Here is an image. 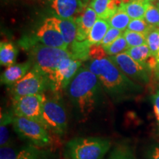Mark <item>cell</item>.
Listing matches in <instances>:
<instances>
[{"instance_id":"cell-33","label":"cell","mask_w":159,"mask_h":159,"mask_svg":"<svg viewBox=\"0 0 159 159\" xmlns=\"http://www.w3.org/2000/svg\"><path fill=\"white\" fill-rule=\"evenodd\" d=\"M152 102H153L155 114L159 123V88L157 89L156 92L152 96Z\"/></svg>"},{"instance_id":"cell-18","label":"cell","mask_w":159,"mask_h":159,"mask_svg":"<svg viewBox=\"0 0 159 159\" xmlns=\"http://www.w3.org/2000/svg\"><path fill=\"white\" fill-rule=\"evenodd\" d=\"M150 3L146 0H134L126 4L122 3L119 8L124 11L131 19H144V14Z\"/></svg>"},{"instance_id":"cell-26","label":"cell","mask_w":159,"mask_h":159,"mask_svg":"<svg viewBox=\"0 0 159 159\" xmlns=\"http://www.w3.org/2000/svg\"><path fill=\"white\" fill-rule=\"evenodd\" d=\"M108 159H136L133 149L126 144L116 145Z\"/></svg>"},{"instance_id":"cell-30","label":"cell","mask_w":159,"mask_h":159,"mask_svg":"<svg viewBox=\"0 0 159 159\" xmlns=\"http://www.w3.org/2000/svg\"><path fill=\"white\" fill-rule=\"evenodd\" d=\"M144 19L149 25L155 27H159V8L150 3L144 14Z\"/></svg>"},{"instance_id":"cell-2","label":"cell","mask_w":159,"mask_h":159,"mask_svg":"<svg viewBox=\"0 0 159 159\" xmlns=\"http://www.w3.org/2000/svg\"><path fill=\"white\" fill-rule=\"evenodd\" d=\"M100 82L86 66H82L67 86L71 103L81 116L87 117L96 108Z\"/></svg>"},{"instance_id":"cell-32","label":"cell","mask_w":159,"mask_h":159,"mask_svg":"<svg viewBox=\"0 0 159 159\" xmlns=\"http://www.w3.org/2000/svg\"><path fill=\"white\" fill-rule=\"evenodd\" d=\"M148 159H159V144L152 145L148 152Z\"/></svg>"},{"instance_id":"cell-1","label":"cell","mask_w":159,"mask_h":159,"mask_svg":"<svg viewBox=\"0 0 159 159\" xmlns=\"http://www.w3.org/2000/svg\"><path fill=\"white\" fill-rule=\"evenodd\" d=\"M85 66L97 77L103 89L114 102L134 98L143 91L142 85L125 75L109 57L91 59Z\"/></svg>"},{"instance_id":"cell-21","label":"cell","mask_w":159,"mask_h":159,"mask_svg":"<svg viewBox=\"0 0 159 159\" xmlns=\"http://www.w3.org/2000/svg\"><path fill=\"white\" fill-rule=\"evenodd\" d=\"M91 46L92 45H91L87 40L83 41H75L68 47V51L71 54V58L81 61H88Z\"/></svg>"},{"instance_id":"cell-34","label":"cell","mask_w":159,"mask_h":159,"mask_svg":"<svg viewBox=\"0 0 159 159\" xmlns=\"http://www.w3.org/2000/svg\"><path fill=\"white\" fill-rule=\"evenodd\" d=\"M156 57V61H157V69H156V70L158 71H158H159V49H158V53H157Z\"/></svg>"},{"instance_id":"cell-24","label":"cell","mask_w":159,"mask_h":159,"mask_svg":"<svg viewBox=\"0 0 159 159\" xmlns=\"http://www.w3.org/2000/svg\"><path fill=\"white\" fill-rule=\"evenodd\" d=\"M107 21L111 27L125 31V30L128 28L131 19L124 11L119 8L118 11Z\"/></svg>"},{"instance_id":"cell-8","label":"cell","mask_w":159,"mask_h":159,"mask_svg":"<svg viewBox=\"0 0 159 159\" xmlns=\"http://www.w3.org/2000/svg\"><path fill=\"white\" fill-rule=\"evenodd\" d=\"M43 97L44 94L13 97L12 112L14 116L33 119L45 127L42 117Z\"/></svg>"},{"instance_id":"cell-11","label":"cell","mask_w":159,"mask_h":159,"mask_svg":"<svg viewBox=\"0 0 159 159\" xmlns=\"http://www.w3.org/2000/svg\"><path fill=\"white\" fill-rule=\"evenodd\" d=\"M37 41L47 47L68 50L59 27V19L56 16L47 18L35 33Z\"/></svg>"},{"instance_id":"cell-31","label":"cell","mask_w":159,"mask_h":159,"mask_svg":"<svg viewBox=\"0 0 159 159\" xmlns=\"http://www.w3.org/2000/svg\"><path fill=\"white\" fill-rule=\"evenodd\" d=\"M123 35V32L120 30L114 28V27H111L108 29V32H107L106 35H105L104 39L100 43V46H102L103 48L108 47L110 44H111L114 41L118 39L119 36Z\"/></svg>"},{"instance_id":"cell-20","label":"cell","mask_w":159,"mask_h":159,"mask_svg":"<svg viewBox=\"0 0 159 159\" xmlns=\"http://www.w3.org/2000/svg\"><path fill=\"white\" fill-rule=\"evenodd\" d=\"M19 53L18 49L11 42L1 41L0 43V64L8 67L13 65L16 61Z\"/></svg>"},{"instance_id":"cell-16","label":"cell","mask_w":159,"mask_h":159,"mask_svg":"<svg viewBox=\"0 0 159 159\" xmlns=\"http://www.w3.org/2000/svg\"><path fill=\"white\" fill-rule=\"evenodd\" d=\"M120 0H92L90 7L96 12L98 19L108 20L120 7Z\"/></svg>"},{"instance_id":"cell-14","label":"cell","mask_w":159,"mask_h":159,"mask_svg":"<svg viewBox=\"0 0 159 159\" xmlns=\"http://www.w3.org/2000/svg\"><path fill=\"white\" fill-rule=\"evenodd\" d=\"M32 67L30 61L10 66L1 74V83L8 87L11 86L23 78Z\"/></svg>"},{"instance_id":"cell-9","label":"cell","mask_w":159,"mask_h":159,"mask_svg":"<svg viewBox=\"0 0 159 159\" xmlns=\"http://www.w3.org/2000/svg\"><path fill=\"white\" fill-rule=\"evenodd\" d=\"M82 64L83 61L71 57L62 60L54 72L48 77L49 89L55 94H58L66 89Z\"/></svg>"},{"instance_id":"cell-19","label":"cell","mask_w":159,"mask_h":159,"mask_svg":"<svg viewBox=\"0 0 159 159\" xmlns=\"http://www.w3.org/2000/svg\"><path fill=\"white\" fill-rule=\"evenodd\" d=\"M109 28L110 25L107 20L98 19L91 28L86 40L91 45H99Z\"/></svg>"},{"instance_id":"cell-12","label":"cell","mask_w":159,"mask_h":159,"mask_svg":"<svg viewBox=\"0 0 159 159\" xmlns=\"http://www.w3.org/2000/svg\"><path fill=\"white\" fill-rule=\"evenodd\" d=\"M51 7L58 19L76 18L84 9L82 0H52Z\"/></svg>"},{"instance_id":"cell-10","label":"cell","mask_w":159,"mask_h":159,"mask_svg":"<svg viewBox=\"0 0 159 159\" xmlns=\"http://www.w3.org/2000/svg\"><path fill=\"white\" fill-rule=\"evenodd\" d=\"M109 57L125 75L134 82L140 85H147L150 83V71L134 61L126 52Z\"/></svg>"},{"instance_id":"cell-29","label":"cell","mask_w":159,"mask_h":159,"mask_svg":"<svg viewBox=\"0 0 159 159\" xmlns=\"http://www.w3.org/2000/svg\"><path fill=\"white\" fill-rule=\"evenodd\" d=\"M152 26L149 25V24L145 21L144 19H131L130 24H129L128 30L136 32V33H142L146 35L148 34L149 32L152 30Z\"/></svg>"},{"instance_id":"cell-37","label":"cell","mask_w":159,"mask_h":159,"mask_svg":"<svg viewBox=\"0 0 159 159\" xmlns=\"http://www.w3.org/2000/svg\"><path fill=\"white\" fill-rule=\"evenodd\" d=\"M158 78H159V71L158 72Z\"/></svg>"},{"instance_id":"cell-15","label":"cell","mask_w":159,"mask_h":159,"mask_svg":"<svg viewBox=\"0 0 159 159\" xmlns=\"http://www.w3.org/2000/svg\"><path fill=\"white\" fill-rule=\"evenodd\" d=\"M0 159H41V156L33 146L15 148L9 145L0 148Z\"/></svg>"},{"instance_id":"cell-28","label":"cell","mask_w":159,"mask_h":159,"mask_svg":"<svg viewBox=\"0 0 159 159\" xmlns=\"http://www.w3.org/2000/svg\"><path fill=\"white\" fill-rule=\"evenodd\" d=\"M147 44L152 56L156 57L159 49V27H152L147 35Z\"/></svg>"},{"instance_id":"cell-3","label":"cell","mask_w":159,"mask_h":159,"mask_svg":"<svg viewBox=\"0 0 159 159\" xmlns=\"http://www.w3.org/2000/svg\"><path fill=\"white\" fill-rule=\"evenodd\" d=\"M25 45L28 51L30 61L34 67L47 77L54 72L61 61L66 57H71L68 50L47 47L35 41H27Z\"/></svg>"},{"instance_id":"cell-5","label":"cell","mask_w":159,"mask_h":159,"mask_svg":"<svg viewBox=\"0 0 159 159\" xmlns=\"http://www.w3.org/2000/svg\"><path fill=\"white\" fill-rule=\"evenodd\" d=\"M43 122L46 128L53 134L63 136L66 131L67 116L66 110L57 97H43Z\"/></svg>"},{"instance_id":"cell-4","label":"cell","mask_w":159,"mask_h":159,"mask_svg":"<svg viewBox=\"0 0 159 159\" xmlns=\"http://www.w3.org/2000/svg\"><path fill=\"white\" fill-rule=\"evenodd\" d=\"M111 142L101 137H77L66 144L69 159H102L111 148Z\"/></svg>"},{"instance_id":"cell-23","label":"cell","mask_w":159,"mask_h":159,"mask_svg":"<svg viewBox=\"0 0 159 159\" xmlns=\"http://www.w3.org/2000/svg\"><path fill=\"white\" fill-rule=\"evenodd\" d=\"M126 53L129 55V56L132 57L134 61H136V62L139 63L141 65H142L143 66L148 69L147 63H148L149 58H150L151 56H152V55L151 54V52L147 43L146 44L138 46V47H130V48L127 50ZM149 70H150V69H149Z\"/></svg>"},{"instance_id":"cell-39","label":"cell","mask_w":159,"mask_h":159,"mask_svg":"<svg viewBox=\"0 0 159 159\" xmlns=\"http://www.w3.org/2000/svg\"><path fill=\"white\" fill-rule=\"evenodd\" d=\"M133 1H134V0H133Z\"/></svg>"},{"instance_id":"cell-27","label":"cell","mask_w":159,"mask_h":159,"mask_svg":"<svg viewBox=\"0 0 159 159\" xmlns=\"http://www.w3.org/2000/svg\"><path fill=\"white\" fill-rule=\"evenodd\" d=\"M123 36L126 40L129 47H138L147 43V36L142 33L126 30L123 33Z\"/></svg>"},{"instance_id":"cell-7","label":"cell","mask_w":159,"mask_h":159,"mask_svg":"<svg viewBox=\"0 0 159 159\" xmlns=\"http://www.w3.org/2000/svg\"><path fill=\"white\" fill-rule=\"evenodd\" d=\"M8 88L13 97L42 94L49 88V81L45 75L32 67L23 78Z\"/></svg>"},{"instance_id":"cell-38","label":"cell","mask_w":159,"mask_h":159,"mask_svg":"<svg viewBox=\"0 0 159 159\" xmlns=\"http://www.w3.org/2000/svg\"><path fill=\"white\" fill-rule=\"evenodd\" d=\"M158 2H159V0H158Z\"/></svg>"},{"instance_id":"cell-17","label":"cell","mask_w":159,"mask_h":159,"mask_svg":"<svg viewBox=\"0 0 159 159\" xmlns=\"http://www.w3.org/2000/svg\"><path fill=\"white\" fill-rule=\"evenodd\" d=\"M59 27L65 43L67 47H70L76 41L77 33L76 18L59 19Z\"/></svg>"},{"instance_id":"cell-35","label":"cell","mask_w":159,"mask_h":159,"mask_svg":"<svg viewBox=\"0 0 159 159\" xmlns=\"http://www.w3.org/2000/svg\"><path fill=\"white\" fill-rule=\"evenodd\" d=\"M147 2H150V3H152V2H156V0H146Z\"/></svg>"},{"instance_id":"cell-36","label":"cell","mask_w":159,"mask_h":159,"mask_svg":"<svg viewBox=\"0 0 159 159\" xmlns=\"http://www.w3.org/2000/svg\"><path fill=\"white\" fill-rule=\"evenodd\" d=\"M156 5H157V7H158V8H159V2H158V3H157V4H156Z\"/></svg>"},{"instance_id":"cell-22","label":"cell","mask_w":159,"mask_h":159,"mask_svg":"<svg viewBox=\"0 0 159 159\" xmlns=\"http://www.w3.org/2000/svg\"><path fill=\"white\" fill-rule=\"evenodd\" d=\"M14 114L13 112L2 111L1 121H0V147H5L10 145V132L8 125L13 123Z\"/></svg>"},{"instance_id":"cell-6","label":"cell","mask_w":159,"mask_h":159,"mask_svg":"<svg viewBox=\"0 0 159 159\" xmlns=\"http://www.w3.org/2000/svg\"><path fill=\"white\" fill-rule=\"evenodd\" d=\"M12 125L20 137L35 146L45 147L51 142L49 130L37 121L14 116Z\"/></svg>"},{"instance_id":"cell-25","label":"cell","mask_w":159,"mask_h":159,"mask_svg":"<svg viewBox=\"0 0 159 159\" xmlns=\"http://www.w3.org/2000/svg\"><path fill=\"white\" fill-rule=\"evenodd\" d=\"M129 48L130 47H129L126 40H125L122 35L119 36L111 44L105 47L104 49L107 55H108V56H114V55H116L120 54V53L126 52Z\"/></svg>"},{"instance_id":"cell-13","label":"cell","mask_w":159,"mask_h":159,"mask_svg":"<svg viewBox=\"0 0 159 159\" xmlns=\"http://www.w3.org/2000/svg\"><path fill=\"white\" fill-rule=\"evenodd\" d=\"M98 19L96 12L92 7H87L78 16L76 17L77 33L76 41H83L88 39L91 28Z\"/></svg>"}]
</instances>
